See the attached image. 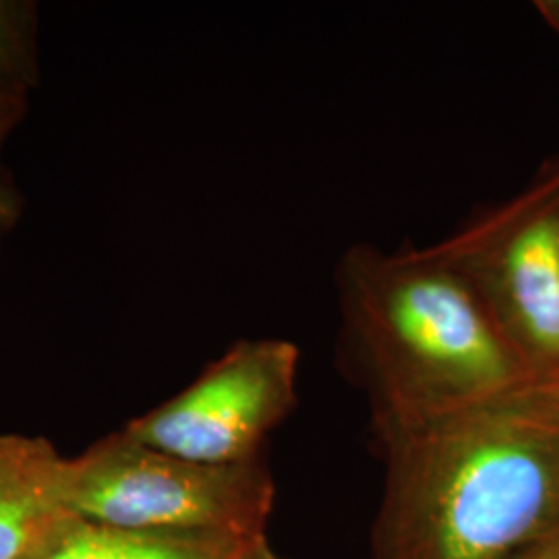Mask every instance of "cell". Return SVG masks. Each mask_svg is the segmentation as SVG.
I'll list each match as a JSON object with an SVG mask.
<instances>
[{
    "mask_svg": "<svg viewBox=\"0 0 559 559\" xmlns=\"http://www.w3.org/2000/svg\"><path fill=\"white\" fill-rule=\"evenodd\" d=\"M373 433L371 559H516L559 524V371Z\"/></svg>",
    "mask_w": 559,
    "mask_h": 559,
    "instance_id": "6da1fadb",
    "label": "cell"
},
{
    "mask_svg": "<svg viewBox=\"0 0 559 559\" xmlns=\"http://www.w3.org/2000/svg\"><path fill=\"white\" fill-rule=\"evenodd\" d=\"M338 297L342 344L373 420L440 411L539 373L433 247H353L340 261Z\"/></svg>",
    "mask_w": 559,
    "mask_h": 559,
    "instance_id": "7a4b0ae2",
    "label": "cell"
},
{
    "mask_svg": "<svg viewBox=\"0 0 559 559\" xmlns=\"http://www.w3.org/2000/svg\"><path fill=\"white\" fill-rule=\"evenodd\" d=\"M59 500L73 519L106 526L267 537L276 487L263 456L203 464L119 431L62 459Z\"/></svg>",
    "mask_w": 559,
    "mask_h": 559,
    "instance_id": "3957f363",
    "label": "cell"
},
{
    "mask_svg": "<svg viewBox=\"0 0 559 559\" xmlns=\"http://www.w3.org/2000/svg\"><path fill=\"white\" fill-rule=\"evenodd\" d=\"M299 348L280 338L240 340L122 431L143 445L203 464L263 456V443L297 402Z\"/></svg>",
    "mask_w": 559,
    "mask_h": 559,
    "instance_id": "277c9868",
    "label": "cell"
},
{
    "mask_svg": "<svg viewBox=\"0 0 559 559\" xmlns=\"http://www.w3.org/2000/svg\"><path fill=\"white\" fill-rule=\"evenodd\" d=\"M433 251L473 286L533 371H559V179Z\"/></svg>",
    "mask_w": 559,
    "mask_h": 559,
    "instance_id": "5b68a950",
    "label": "cell"
},
{
    "mask_svg": "<svg viewBox=\"0 0 559 559\" xmlns=\"http://www.w3.org/2000/svg\"><path fill=\"white\" fill-rule=\"evenodd\" d=\"M62 459L46 440L0 436V559H34L73 522L59 500Z\"/></svg>",
    "mask_w": 559,
    "mask_h": 559,
    "instance_id": "8992f818",
    "label": "cell"
},
{
    "mask_svg": "<svg viewBox=\"0 0 559 559\" xmlns=\"http://www.w3.org/2000/svg\"><path fill=\"white\" fill-rule=\"evenodd\" d=\"M263 539L210 531H135L75 519L34 559H239Z\"/></svg>",
    "mask_w": 559,
    "mask_h": 559,
    "instance_id": "52a82bcc",
    "label": "cell"
},
{
    "mask_svg": "<svg viewBox=\"0 0 559 559\" xmlns=\"http://www.w3.org/2000/svg\"><path fill=\"white\" fill-rule=\"evenodd\" d=\"M38 81V4L0 0V90L29 98Z\"/></svg>",
    "mask_w": 559,
    "mask_h": 559,
    "instance_id": "ba28073f",
    "label": "cell"
},
{
    "mask_svg": "<svg viewBox=\"0 0 559 559\" xmlns=\"http://www.w3.org/2000/svg\"><path fill=\"white\" fill-rule=\"evenodd\" d=\"M21 214H23V195L11 173L0 166V247L20 224Z\"/></svg>",
    "mask_w": 559,
    "mask_h": 559,
    "instance_id": "9c48e42d",
    "label": "cell"
},
{
    "mask_svg": "<svg viewBox=\"0 0 559 559\" xmlns=\"http://www.w3.org/2000/svg\"><path fill=\"white\" fill-rule=\"evenodd\" d=\"M27 108H29V98L0 90V154L11 133L20 127L21 120L25 119Z\"/></svg>",
    "mask_w": 559,
    "mask_h": 559,
    "instance_id": "30bf717a",
    "label": "cell"
},
{
    "mask_svg": "<svg viewBox=\"0 0 559 559\" xmlns=\"http://www.w3.org/2000/svg\"><path fill=\"white\" fill-rule=\"evenodd\" d=\"M516 559H559V524Z\"/></svg>",
    "mask_w": 559,
    "mask_h": 559,
    "instance_id": "8fae6325",
    "label": "cell"
},
{
    "mask_svg": "<svg viewBox=\"0 0 559 559\" xmlns=\"http://www.w3.org/2000/svg\"><path fill=\"white\" fill-rule=\"evenodd\" d=\"M239 559H290L284 558L282 554H278L272 545H270V540L263 539L253 547V549H249L242 558Z\"/></svg>",
    "mask_w": 559,
    "mask_h": 559,
    "instance_id": "7c38bea8",
    "label": "cell"
},
{
    "mask_svg": "<svg viewBox=\"0 0 559 559\" xmlns=\"http://www.w3.org/2000/svg\"><path fill=\"white\" fill-rule=\"evenodd\" d=\"M549 17L554 21V25L559 27V7L558 4H551V9H549Z\"/></svg>",
    "mask_w": 559,
    "mask_h": 559,
    "instance_id": "4fadbf2b",
    "label": "cell"
}]
</instances>
